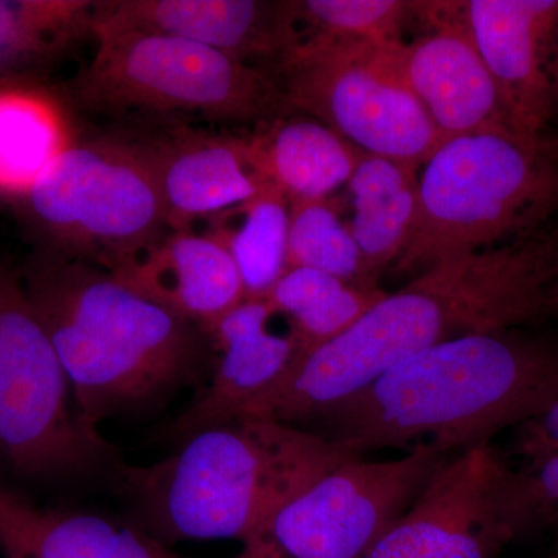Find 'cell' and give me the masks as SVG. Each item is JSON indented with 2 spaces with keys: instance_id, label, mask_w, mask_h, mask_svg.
<instances>
[{
  "instance_id": "cb8c5ba5",
  "label": "cell",
  "mask_w": 558,
  "mask_h": 558,
  "mask_svg": "<svg viewBox=\"0 0 558 558\" xmlns=\"http://www.w3.org/2000/svg\"><path fill=\"white\" fill-rule=\"evenodd\" d=\"M289 269L304 267L352 282L377 286L336 207L325 201L289 202Z\"/></svg>"
},
{
  "instance_id": "6da1fadb",
  "label": "cell",
  "mask_w": 558,
  "mask_h": 558,
  "mask_svg": "<svg viewBox=\"0 0 558 558\" xmlns=\"http://www.w3.org/2000/svg\"><path fill=\"white\" fill-rule=\"evenodd\" d=\"M558 236L481 250L385 293L337 339L307 352L244 418L307 428L392 366L459 337L515 330L553 314Z\"/></svg>"
},
{
  "instance_id": "2e32d148",
  "label": "cell",
  "mask_w": 558,
  "mask_h": 558,
  "mask_svg": "<svg viewBox=\"0 0 558 558\" xmlns=\"http://www.w3.org/2000/svg\"><path fill=\"white\" fill-rule=\"evenodd\" d=\"M109 271L202 332L245 299L229 250L209 233L172 230Z\"/></svg>"
},
{
  "instance_id": "52a82bcc",
  "label": "cell",
  "mask_w": 558,
  "mask_h": 558,
  "mask_svg": "<svg viewBox=\"0 0 558 558\" xmlns=\"http://www.w3.org/2000/svg\"><path fill=\"white\" fill-rule=\"evenodd\" d=\"M0 458L24 475L123 472L76 413L68 374L28 293L0 274Z\"/></svg>"
},
{
  "instance_id": "e0dca14e",
  "label": "cell",
  "mask_w": 558,
  "mask_h": 558,
  "mask_svg": "<svg viewBox=\"0 0 558 558\" xmlns=\"http://www.w3.org/2000/svg\"><path fill=\"white\" fill-rule=\"evenodd\" d=\"M135 146L153 171L171 230L215 218L267 185L250 163L245 138L185 130Z\"/></svg>"
},
{
  "instance_id": "8fae6325",
  "label": "cell",
  "mask_w": 558,
  "mask_h": 558,
  "mask_svg": "<svg viewBox=\"0 0 558 558\" xmlns=\"http://www.w3.org/2000/svg\"><path fill=\"white\" fill-rule=\"evenodd\" d=\"M505 462L480 446L453 454L366 558H494L509 543L495 508Z\"/></svg>"
},
{
  "instance_id": "d6986e66",
  "label": "cell",
  "mask_w": 558,
  "mask_h": 558,
  "mask_svg": "<svg viewBox=\"0 0 558 558\" xmlns=\"http://www.w3.org/2000/svg\"><path fill=\"white\" fill-rule=\"evenodd\" d=\"M253 170L289 202L325 201L348 185L365 153L311 117L281 116L245 137Z\"/></svg>"
},
{
  "instance_id": "8992f818",
  "label": "cell",
  "mask_w": 558,
  "mask_h": 558,
  "mask_svg": "<svg viewBox=\"0 0 558 558\" xmlns=\"http://www.w3.org/2000/svg\"><path fill=\"white\" fill-rule=\"evenodd\" d=\"M94 36L97 51L76 90L95 109L258 124L290 112L278 80L211 47L157 33Z\"/></svg>"
},
{
  "instance_id": "f1b7e54d",
  "label": "cell",
  "mask_w": 558,
  "mask_h": 558,
  "mask_svg": "<svg viewBox=\"0 0 558 558\" xmlns=\"http://www.w3.org/2000/svg\"><path fill=\"white\" fill-rule=\"evenodd\" d=\"M236 558H277L275 554L271 553L269 548H267L264 543L253 542L248 543V545H244V550H242L241 556Z\"/></svg>"
},
{
  "instance_id": "484cf974",
  "label": "cell",
  "mask_w": 558,
  "mask_h": 558,
  "mask_svg": "<svg viewBox=\"0 0 558 558\" xmlns=\"http://www.w3.org/2000/svg\"><path fill=\"white\" fill-rule=\"evenodd\" d=\"M495 508L509 539L558 526V451L529 461L526 468L502 465Z\"/></svg>"
},
{
  "instance_id": "30bf717a",
  "label": "cell",
  "mask_w": 558,
  "mask_h": 558,
  "mask_svg": "<svg viewBox=\"0 0 558 558\" xmlns=\"http://www.w3.org/2000/svg\"><path fill=\"white\" fill-rule=\"evenodd\" d=\"M451 457L422 446L387 461L349 458L279 510L258 542L277 558H366Z\"/></svg>"
},
{
  "instance_id": "4fadbf2b",
  "label": "cell",
  "mask_w": 558,
  "mask_h": 558,
  "mask_svg": "<svg viewBox=\"0 0 558 558\" xmlns=\"http://www.w3.org/2000/svg\"><path fill=\"white\" fill-rule=\"evenodd\" d=\"M457 13L497 84L510 128L545 137L556 98L558 0H469L457 2Z\"/></svg>"
},
{
  "instance_id": "f546056e",
  "label": "cell",
  "mask_w": 558,
  "mask_h": 558,
  "mask_svg": "<svg viewBox=\"0 0 558 558\" xmlns=\"http://www.w3.org/2000/svg\"><path fill=\"white\" fill-rule=\"evenodd\" d=\"M550 311L558 315V258L556 274H554L553 288H550Z\"/></svg>"
},
{
  "instance_id": "3957f363",
  "label": "cell",
  "mask_w": 558,
  "mask_h": 558,
  "mask_svg": "<svg viewBox=\"0 0 558 558\" xmlns=\"http://www.w3.org/2000/svg\"><path fill=\"white\" fill-rule=\"evenodd\" d=\"M351 454L315 429L238 418L194 433L159 462L124 468L142 531L159 539L258 542L292 499Z\"/></svg>"
},
{
  "instance_id": "ffe728a7",
  "label": "cell",
  "mask_w": 558,
  "mask_h": 558,
  "mask_svg": "<svg viewBox=\"0 0 558 558\" xmlns=\"http://www.w3.org/2000/svg\"><path fill=\"white\" fill-rule=\"evenodd\" d=\"M352 213L348 229L363 264L377 282L402 255L416 219L417 168L365 154L348 182Z\"/></svg>"
},
{
  "instance_id": "ac0fdd59",
  "label": "cell",
  "mask_w": 558,
  "mask_h": 558,
  "mask_svg": "<svg viewBox=\"0 0 558 558\" xmlns=\"http://www.w3.org/2000/svg\"><path fill=\"white\" fill-rule=\"evenodd\" d=\"M7 558H182L148 532L89 512L40 509L0 488Z\"/></svg>"
},
{
  "instance_id": "ba28073f",
  "label": "cell",
  "mask_w": 558,
  "mask_h": 558,
  "mask_svg": "<svg viewBox=\"0 0 558 558\" xmlns=\"http://www.w3.org/2000/svg\"><path fill=\"white\" fill-rule=\"evenodd\" d=\"M389 47L299 39L278 61V84L289 110L362 153L418 168L446 140L392 68Z\"/></svg>"
},
{
  "instance_id": "9a60e30c",
  "label": "cell",
  "mask_w": 558,
  "mask_h": 558,
  "mask_svg": "<svg viewBox=\"0 0 558 558\" xmlns=\"http://www.w3.org/2000/svg\"><path fill=\"white\" fill-rule=\"evenodd\" d=\"M174 36L252 65L281 60L296 43L292 2L258 0H112L94 2L90 33Z\"/></svg>"
},
{
  "instance_id": "d4e9b609",
  "label": "cell",
  "mask_w": 558,
  "mask_h": 558,
  "mask_svg": "<svg viewBox=\"0 0 558 558\" xmlns=\"http://www.w3.org/2000/svg\"><path fill=\"white\" fill-rule=\"evenodd\" d=\"M414 2L402 0H303L292 2L296 40L371 44L402 43L400 28L413 13Z\"/></svg>"
},
{
  "instance_id": "603a6c76",
  "label": "cell",
  "mask_w": 558,
  "mask_h": 558,
  "mask_svg": "<svg viewBox=\"0 0 558 558\" xmlns=\"http://www.w3.org/2000/svg\"><path fill=\"white\" fill-rule=\"evenodd\" d=\"M72 145L60 106L36 92L0 90V191L28 194L51 161Z\"/></svg>"
},
{
  "instance_id": "4dcf8cb0",
  "label": "cell",
  "mask_w": 558,
  "mask_h": 558,
  "mask_svg": "<svg viewBox=\"0 0 558 558\" xmlns=\"http://www.w3.org/2000/svg\"><path fill=\"white\" fill-rule=\"evenodd\" d=\"M556 83L558 84V73H557V81H556Z\"/></svg>"
},
{
  "instance_id": "5bb4252c",
  "label": "cell",
  "mask_w": 558,
  "mask_h": 558,
  "mask_svg": "<svg viewBox=\"0 0 558 558\" xmlns=\"http://www.w3.org/2000/svg\"><path fill=\"white\" fill-rule=\"evenodd\" d=\"M267 299H244L204 330L215 343V369L207 387L172 424L180 440L201 429L238 421L282 384L303 357L292 328L279 330Z\"/></svg>"
},
{
  "instance_id": "277c9868",
  "label": "cell",
  "mask_w": 558,
  "mask_h": 558,
  "mask_svg": "<svg viewBox=\"0 0 558 558\" xmlns=\"http://www.w3.org/2000/svg\"><path fill=\"white\" fill-rule=\"evenodd\" d=\"M27 293L87 427L149 405L199 374L204 332L109 270L86 260L53 264L33 277Z\"/></svg>"
},
{
  "instance_id": "5b68a950",
  "label": "cell",
  "mask_w": 558,
  "mask_h": 558,
  "mask_svg": "<svg viewBox=\"0 0 558 558\" xmlns=\"http://www.w3.org/2000/svg\"><path fill=\"white\" fill-rule=\"evenodd\" d=\"M558 209V140L480 132L447 140L418 178L416 219L396 271L428 270L527 233Z\"/></svg>"
},
{
  "instance_id": "7402d4cb",
  "label": "cell",
  "mask_w": 558,
  "mask_h": 558,
  "mask_svg": "<svg viewBox=\"0 0 558 558\" xmlns=\"http://www.w3.org/2000/svg\"><path fill=\"white\" fill-rule=\"evenodd\" d=\"M385 293L379 286L352 284L325 271L292 267L267 300L288 319L307 354L351 328Z\"/></svg>"
},
{
  "instance_id": "83f0119b",
  "label": "cell",
  "mask_w": 558,
  "mask_h": 558,
  "mask_svg": "<svg viewBox=\"0 0 558 558\" xmlns=\"http://www.w3.org/2000/svg\"><path fill=\"white\" fill-rule=\"evenodd\" d=\"M517 449L529 461L558 451V400L545 413L521 425Z\"/></svg>"
},
{
  "instance_id": "7a4b0ae2",
  "label": "cell",
  "mask_w": 558,
  "mask_h": 558,
  "mask_svg": "<svg viewBox=\"0 0 558 558\" xmlns=\"http://www.w3.org/2000/svg\"><path fill=\"white\" fill-rule=\"evenodd\" d=\"M558 400V344L515 330L459 337L417 352L315 421L341 450L446 454L488 446Z\"/></svg>"
},
{
  "instance_id": "7c38bea8",
  "label": "cell",
  "mask_w": 558,
  "mask_h": 558,
  "mask_svg": "<svg viewBox=\"0 0 558 558\" xmlns=\"http://www.w3.org/2000/svg\"><path fill=\"white\" fill-rule=\"evenodd\" d=\"M414 9L433 32L389 47L388 57L442 138L513 132L497 84L459 21L457 2H414Z\"/></svg>"
},
{
  "instance_id": "44dd1931",
  "label": "cell",
  "mask_w": 558,
  "mask_h": 558,
  "mask_svg": "<svg viewBox=\"0 0 558 558\" xmlns=\"http://www.w3.org/2000/svg\"><path fill=\"white\" fill-rule=\"evenodd\" d=\"M289 201L266 185L252 199L215 216L208 231L229 250L245 299H269L289 270Z\"/></svg>"
},
{
  "instance_id": "4316f807",
  "label": "cell",
  "mask_w": 558,
  "mask_h": 558,
  "mask_svg": "<svg viewBox=\"0 0 558 558\" xmlns=\"http://www.w3.org/2000/svg\"><path fill=\"white\" fill-rule=\"evenodd\" d=\"M94 2L0 0V61L47 49L90 32Z\"/></svg>"
},
{
  "instance_id": "9c48e42d",
  "label": "cell",
  "mask_w": 558,
  "mask_h": 558,
  "mask_svg": "<svg viewBox=\"0 0 558 558\" xmlns=\"http://www.w3.org/2000/svg\"><path fill=\"white\" fill-rule=\"evenodd\" d=\"M27 196L40 220L106 270L168 227L156 179L135 145L73 143Z\"/></svg>"
}]
</instances>
